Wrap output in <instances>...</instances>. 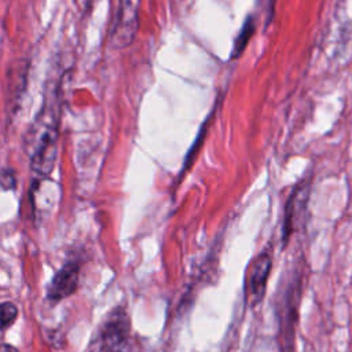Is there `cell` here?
<instances>
[{"mask_svg":"<svg viewBox=\"0 0 352 352\" xmlns=\"http://www.w3.org/2000/svg\"><path fill=\"white\" fill-rule=\"evenodd\" d=\"M272 267V256L268 249L258 253L250 263L245 282V298L250 307L260 304L265 294L267 280Z\"/></svg>","mask_w":352,"mask_h":352,"instance_id":"obj_1","label":"cell"},{"mask_svg":"<svg viewBox=\"0 0 352 352\" xmlns=\"http://www.w3.org/2000/svg\"><path fill=\"white\" fill-rule=\"evenodd\" d=\"M129 337V319L124 309H114L99 331V345L102 352H121Z\"/></svg>","mask_w":352,"mask_h":352,"instance_id":"obj_2","label":"cell"},{"mask_svg":"<svg viewBox=\"0 0 352 352\" xmlns=\"http://www.w3.org/2000/svg\"><path fill=\"white\" fill-rule=\"evenodd\" d=\"M138 29L136 11L129 0H121L120 3V18L116 23L113 33V41L118 47H125L132 43Z\"/></svg>","mask_w":352,"mask_h":352,"instance_id":"obj_3","label":"cell"},{"mask_svg":"<svg viewBox=\"0 0 352 352\" xmlns=\"http://www.w3.org/2000/svg\"><path fill=\"white\" fill-rule=\"evenodd\" d=\"M78 283V267L74 263L65 264L54 276L48 287V298L59 301L74 293Z\"/></svg>","mask_w":352,"mask_h":352,"instance_id":"obj_4","label":"cell"},{"mask_svg":"<svg viewBox=\"0 0 352 352\" xmlns=\"http://www.w3.org/2000/svg\"><path fill=\"white\" fill-rule=\"evenodd\" d=\"M254 32H256L254 18L253 16H248V19L245 21L242 29L239 30L238 37L234 41V48H232V52H231V58L232 59H236V58H239L242 55V52L245 51L248 43L253 37Z\"/></svg>","mask_w":352,"mask_h":352,"instance_id":"obj_5","label":"cell"},{"mask_svg":"<svg viewBox=\"0 0 352 352\" xmlns=\"http://www.w3.org/2000/svg\"><path fill=\"white\" fill-rule=\"evenodd\" d=\"M18 316V309L12 302L0 304V330L10 327Z\"/></svg>","mask_w":352,"mask_h":352,"instance_id":"obj_6","label":"cell"},{"mask_svg":"<svg viewBox=\"0 0 352 352\" xmlns=\"http://www.w3.org/2000/svg\"><path fill=\"white\" fill-rule=\"evenodd\" d=\"M0 352H18V351L12 345L3 344V345H0Z\"/></svg>","mask_w":352,"mask_h":352,"instance_id":"obj_7","label":"cell"},{"mask_svg":"<svg viewBox=\"0 0 352 352\" xmlns=\"http://www.w3.org/2000/svg\"><path fill=\"white\" fill-rule=\"evenodd\" d=\"M270 1V12H271V18H272V12H274V4H275V0H268Z\"/></svg>","mask_w":352,"mask_h":352,"instance_id":"obj_8","label":"cell"}]
</instances>
